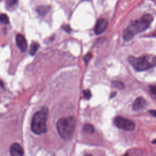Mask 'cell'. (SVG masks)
Returning <instances> with one entry per match:
<instances>
[{"instance_id":"cell-1","label":"cell","mask_w":156,"mask_h":156,"mask_svg":"<svg viewBox=\"0 0 156 156\" xmlns=\"http://www.w3.org/2000/svg\"><path fill=\"white\" fill-rule=\"evenodd\" d=\"M153 21V16L151 14H146L140 19L130 23L124 30L123 39L127 41L133 38L137 34L146 30Z\"/></svg>"},{"instance_id":"cell-2","label":"cell","mask_w":156,"mask_h":156,"mask_svg":"<svg viewBox=\"0 0 156 156\" xmlns=\"http://www.w3.org/2000/svg\"><path fill=\"white\" fill-rule=\"evenodd\" d=\"M128 61L135 69L143 71L156 66V55L147 54L139 57L129 56Z\"/></svg>"},{"instance_id":"cell-3","label":"cell","mask_w":156,"mask_h":156,"mask_svg":"<svg viewBox=\"0 0 156 156\" xmlns=\"http://www.w3.org/2000/svg\"><path fill=\"white\" fill-rule=\"evenodd\" d=\"M48 115V109L46 107H43L34 114L31 121V130L35 134L41 135L46 132Z\"/></svg>"},{"instance_id":"cell-4","label":"cell","mask_w":156,"mask_h":156,"mask_svg":"<svg viewBox=\"0 0 156 156\" xmlns=\"http://www.w3.org/2000/svg\"><path fill=\"white\" fill-rule=\"evenodd\" d=\"M76 120L72 116L60 118L57 123V129L60 136L65 139H70L74 132Z\"/></svg>"},{"instance_id":"cell-5","label":"cell","mask_w":156,"mask_h":156,"mask_svg":"<svg viewBox=\"0 0 156 156\" xmlns=\"http://www.w3.org/2000/svg\"><path fill=\"white\" fill-rule=\"evenodd\" d=\"M114 124L118 128L127 131L133 130L135 126V123L132 121L120 116H116L115 118Z\"/></svg>"},{"instance_id":"cell-6","label":"cell","mask_w":156,"mask_h":156,"mask_svg":"<svg viewBox=\"0 0 156 156\" xmlns=\"http://www.w3.org/2000/svg\"><path fill=\"white\" fill-rule=\"evenodd\" d=\"M108 26V21L105 18H99L94 27V32L97 35H99L102 33H103Z\"/></svg>"},{"instance_id":"cell-7","label":"cell","mask_w":156,"mask_h":156,"mask_svg":"<svg viewBox=\"0 0 156 156\" xmlns=\"http://www.w3.org/2000/svg\"><path fill=\"white\" fill-rule=\"evenodd\" d=\"M10 154L12 156H21L24 154L23 149L21 146L17 143H13L10 147Z\"/></svg>"},{"instance_id":"cell-8","label":"cell","mask_w":156,"mask_h":156,"mask_svg":"<svg viewBox=\"0 0 156 156\" xmlns=\"http://www.w3.org/2000/svg\"><path fill=\"white\" fill-rule=\"evenodd\" d=\"M16 43L22 52L26 51L27 48V43L25 37L22 34H18L16 36Z\"/></svg>"},{"instance_id":"cell-9","label":"cell","mask_w":156,"mask_h":156,"mask_svg":"<svg viewBox=\"0 0 156 156\" xmlns=\"http://www.w3.org/2000/svg\"><path fill=\"white\" fill-rule=\"evenodd\" d=\"M147 105L146 101L142 97L136 98L133 103V109L135 111L140 110L146 107Z\"/></svg>"},{"instance_id":"cell-10","label":"cell","mask_w":156,"mask_h":156,"mask_svg":"<svg viewBox=\"0 0 156 156\" xmlns=\"http://www.w3.org/2000/svg\"><path fill=\"white\" fill-rule=\"evenodd\" d=\"M39 47H40V45L38 43H37V42L32 43L30 47V54L31 55H34Z\"/></svg>"},{"instance_id":"cell-11","label":"cell","mask_w":156,"mask_h":156,"mask_svg":"<svg viewBox=\"0 0 156 156\" xmlns=\"http://www.w3.org/2000/svg\"><path fill=\"white\" fill-rule=\"evenodd\" d=\"M49 8L48 6H40L37 9L38 13L41 15H45L49 10Z\"/></svg>"},{"instance_id":"cell-12","label":"cell","mask_w":156,"mask_h":156,"mask_svg":"<svg viewBox=\"0 0 156 156\" xmlns=\"http://www.w3.org/2000/svg\"><path fill=\"white\" fill-rule=\"evenodd\" d=\"M83 130L86 132V133H92L94 132V127H93L92 125L90 124H87L85 125H84L83 126Z\"/></svg>"},{"instance_id":"cell-13","label":"cell","mask_w":156,"mask_h":156,"mask_svg":"<svg viewBox=\"0 0 156 156\" xmlns=\"http://www.w3.org/2000/svg\"><path fill=\"white\" fill-rule=\"evenodd\" d=\"M0 21L1 23L3 24H9V20L8 18V16L6 14L2 13L0 15Z\"/></svg>"},{"instance_id":"cell-14","label":"cell","mask_w":156,"mask_h":156,"mask_svg":"<svg viewBox=\"0 0 156 156\" xmlns=\"http://www.w3.org/2000/svg\"><path fill=\"white\" fill-rule=\"evenodd\" d=\"M112 85L115 87L116 88H119V89H122L124 88V84L121 82H119V81H114L112 82Z\"/></svg>"},{"instance_id":"cell-15","label":"cell","mask_w":156,"mask_h":156,"mask_svg":"<svg viewBox=\"0 0 156 156\" xmlns=\"http://www.w3.org/2000/svg\"><path fill=\"white\" fill-rule=\"evenodd\" d=\"M18 0H5V4L7 7H11L15 5L17 2Z\"/></svg>"},{"instance_id":"cell-16","label":"cell","mask_w":156,"mask_h":156,"mask_svg":"<svg viewBox=\"0 0 156 156\" xmlns=\"http://www.w3.org/2000/svg\"><path fill=\"white\" fill-rule=\"evenodd\" d=\"M83 95H84V98L85 99H89L91 96V91L89 90H85L83 91Z\"/></svg>"},{"instance_id":"cell-17","label":"cell","mask_w":156,"mask_h":156,"mask_svg":"<svg viewBox=\"0 0 156 156\" xmlns=\"http://www.w3.org/2000/svg\"><path fill=\"white\" fill-rule=\"evenodd\" d=\"M91 57H92V54H91V53H88V54H87L85 57H84V62H85V63L87 64L88 62H89V60L91 58Z\"/></svg>"},{"instance_id":"cell-18","label":"cell","mask_w":156,"mask_h":156,"mask_svg":"<svg viewBox=\"0 0 156 156\" xmlns=\"http://www.w3.org/2000/svg\"><path fill=\"white\" fill-rule=\"evenodd\" d=\"M150 90L151 92L156 96V84L155 85H152L150 86Z\"/></svg>"},{"instance_id":"cell-19","label":"cell","mask_w":156,"mask_h":156,"mask_svg":"<svg viewBox=\"0 0 156 156\" xmlns=\"http://www.w3.org/2000/svg\"><path fill=\"white\" fill-rule=\"evenodd\" d=\"M62 28L67 32H70V31L71 30V27L68 25H64L62 26Z\"/></svg>"},{"instance_id":"cell-20","label":"cell","mask_w":156,"mask_h":156,"mask_svg":"<svg viewBox=\"0 0 156 156\" xmlns=\"http://www.w3.org/2000/svg\"><path fill=\"white\" fill-rule=\"evenodd\" d=\"M149 113L151 115H152V116H154V117L156 118V110H151L149 111Z\"/></svg>"},{"instance_id":"cell-21","label":"cell","mask_w":156,"mask_h":156,"mask_svg":"<svg viewBox=\"0 0 156 156\" xmlns=\"http://www.w3.org/2000/svg\"><path fill=\"white\" fill-rule=\"evenodd\" d=\"M116 95V92H113V93H112V94H111V96H110V98H113L114 96H115Z\"/></svg>"},{"instance_id":"cell-22","label":"cell","mask_w":156,"mask_h":156,"mask_svg":"<svg viewBox=\"0 0 156 156\" xmlns=\"http://www.w3.org/2000/svg\"><path fill=\"white\" fill-rule=\"evenodd\" d=\"M153 143H156V140H154L153 141H152Z\"/></svg>"}]
</instances>
